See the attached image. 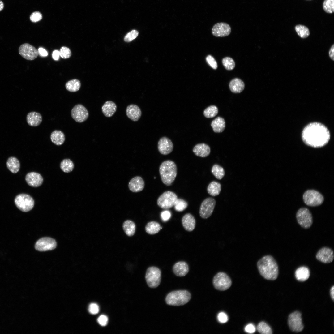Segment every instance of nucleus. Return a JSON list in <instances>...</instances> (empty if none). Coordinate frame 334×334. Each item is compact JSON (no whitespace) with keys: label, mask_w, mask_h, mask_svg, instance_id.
I'll return each instance as SVG.
<instances>
[{"label":"nucleus","mask_w":334,"mask_h":334,"mask_svg":"<svg viewBox=\"0 0 334 334\" xmlns=\"http://www.w3.org/2000/svg\"><path fill=\"white\" fill-rule=\"evenodd\" d=\"M330 134L324 125L318 122L310 123L306 126L302 132V139L308 146L314 148L322 147L329 142Z\"/></svg>","instance_id":"1"},{"label":"nucleus","mask_w":334,"mask_h":334,"mask_svg":"<svg viewBox=\"0 0 334 334\" xmlns=\"http://www.w3.org/2000/svg\"><path fill=\"white\" fill-rule=\"evenodd\" d=\"M257 265L259 273L265 279L273 280L277 278L278 265L272 256L268 255L263 256L258 261Z\"/></svg>","instance_id":"2"},{"label":"nucleus","mask_w":334,"mask_h":334,"mask_svg":"<svg viewBox=\"0 0 334 334\" xmlns=\"http://www.w3.org/2000/svg\"><path fill=\"white\" fill-rule=\"evenodd\" d=\"M159 171L163 183L170 186L174 181L177 175V168L175 163L171 160H166L161 164Z\"/></svg>","instance_id":"3"},{"label":"nucleus","mask_w":334,"mask_h":334,"mask_svg":"<svg viewBox=\"0 0 334 334\" xmlns=\"http://www.w3.org/2000/svg\"><path fill=\"white\" fill-rule=\"evenodd\" d=\"M190 293L185 290L175 291L169 293L166 296L165 301L169 305L180 306L187 303L190 300Z\"/></svg>","instance_id":"4"},{"label":"nucleus","mask_w":334,"mask_h":334,"mask_svg":"<svg viewBox=\"0 0 334 334\" xmlns=\"http://www.w3.org/2000/svg\"><path fill=\"white\" fill-rule=\"evenodd\" d=\"M14 202L17 208L23 212L30 211L34 205L33 198L29 195L26 194L17 195L15 198Z\"/></svg>","instance_id":"5"},{"label":"nucleus","mask_w":334,"mask_h":334,"mask_svg":"<svg viewBox=\"0 0 334 334\" xmlns=\"http://www.w3.org/2000/svg\"><path fill=\"white\" fill-rule=\"evenodd\" d=\"M178 199L177 195L174 192L167 191L158 198L157 204L161 208L167 209L174 206Z\"/></svg>","instance_id":"6"},{"label":"nucleus","mask_w":334,"mask_h":334,"mask_svg":"<svg viewBox=\"0 0 334 334\" xmlns=\"http://www.w3.org/2000/svg\"><path fill=\"white\" fill-rule=\"evenodd\" d=\"M161 272L158 268L152 266L148 268L146 271L145 279L148 285L151 288L157 287L161 281Z\"/></svg>","instance_id":"7"},{"label":"nucleus","mask_w":334,"mask_h":334,"mask_svg":"<svg viewBox=\"0 0 334 334\" xmlns=\"http://www.w3.org/2000/svg\"><path fill=\"white\" fill-rule=\"evenodd\" d=\"M303 199L306 205L312 207L319 206L324 201L323 197L320 193L312 190L306 191L303 195Z\"/></svg>","instance_id":"8"},{"label":"nucleus","mask_w":334,"mask_h":334,"mask_svg":"<svg viewBox=\"0 0 334 334\" xmlns=\"http://www.w3.org/2000/svg\"><path fill=\"white\" fill-rule=\"evenodd\" d=\"M296 218L298 224L303 228H309L312 224L313 220L312 214L306 208H301L298 211Z\"/></svg>","instance_id":"9"},{"label":"nucleus","mask_w":334,"mask_h":334,"mask_svg":"<svg viewBox=\"0 0 334 334\" xmlns=\"http://www.w3.org/2000/svg\"><path fill=\"white\" fill-rule=\"evenodd\" d=\"M213 284L215 288L217 290L225 291L231 286L232 281L226 274L220 272L217 273L214 276Z\"/></svg>","instance_id":"10"},{"label":"nucleus","mask_w":334,"mask_h":334,"mask_svg":"<svg viewBox=\"0 0 334 334\" xmlns=\"http://www.w3.org/2000/svg\"><path fill=\"white\" fill-rule=\"evenodd\" d=\"M288 323L290 329L297 332H301L303 329L301 314L298 311L291 313L289 316Z\"/></svg>","instance_id":"11"},{"label":"nucleus","mask_w":334,"mask_h":334,"mask_svg":"<svg viewBox=\"0 0 334 334\" xmlns=\"http://www.w3.org/2000/svg\"><path fill=\"white\" fill-rule=\"evenodd\" d=\"M215 200L212 197L207 198L202 203L200 209L199 215L203 219H207L212 214L215 206Z\"/></svg>","instance_id":"12"},{"label":"nucleus","mask_w":334,"mask_h":334,"mask_svg":"<svg viewBox=\"0 0 334 334\" xmlns=\"http://www.w3.org/2000/svg\"><path fill=\"white\" fill-rule=\"evenodd\" d=\"M71 115L73 119L76 122L82 123L88 119L89 113L85 106L81 104H78L72 108L71 111Z\"/></svg>","instance_id":"13"},{"label":"nucleus","mask_w":334,"mask_h":334,"mask_svg":"<svg viewBox=\"0 0 334 334\" xmlns=\"http://www.w3.org/2000/svg\"><path fill=\"white\" fill-rule=\"evenodd\" d=\"M19 54L24 58L29 60H32L38 56L39 53L37 49L33 46L28 43L21 45L19 48Z\"/></svg>","instance_id":"14"},{"label":"nucleus","mask_w":334,"mask_h":334,"mask_svg":"<svg viewBox=\"0 0 334 334\" xmlns=\"http://www.w3.org/2000/svg\"><path fill=\"white\" fill-rule=\"evenodd\" d=\"M57 246L56 241L49 237H43L38 240L35 244V249L40 251L52 250Z\"/></svg>","instance_id":"15"},{"label":"nucleus","mask_w":334,"mask_h":334,"mask_svg":"<svg viewBox=\"0 0 334 334\" xmlns=\"http://www.w3.org/2000/svg\"><path fill=\"white\" fill-rule=\"evenodd\" d=\"M334 257L333 250L330 248L326 247L320 248L316 255V259L324 263L332 262L333 260Z\"/></svg>","instance_id":"16"},{"label":"nucleus","mask_w":334,"mask_h":334,"mask_svg":"<svg viewBox=\"0 0 334 334\" xmlns=\"http://www.w3.org/2000/svg\"><path fill=\"white\" fill-rule=\"evenodd\" d=\"M231 28L225 23L220 22L215 24L212 27V32L216 37H224L228 36L231 33Z\"/></svg>","instance_id":"17"},{"label":"nucleus","mask_w":334,"mask_h":334,"mask_svg":"<svg viewBox=\"0 0 334 334\" xmlns=\"http://www.w3.org/2000/svg\"><path fill=\"white\" fill-rule=\"evenodd\" d=\"M173 144L168 138L163 137L160 139L158 143V149L162 154L167 155L173 149Z\"/></svg>","instance_id":"18"},{"label":"nucleus","mask_w":334,"mask_h":334,"mask_svg":"<svg viewBox=\"0 0 334 334\" xmlns=\"http://www.w3.org/2000/svg\"><path fill=\"white\" fill-rule=\"evenodd\" d=\"M27 184L30 186L37 187L41 186L43 182L42 176L39 173L31 172L27 173L25 177Z\"/></svg>","instance_id":"19"},{"label":"nucleus","mask_w":334,"mask_h":334,"mask_svg":"<svg viewBox=\"0 0 334 334\" xmlns=\"http://www.w3.org/2000/svg\"><path fill=\"white\" fill-rule=\"evenodd\" d=\"M145 186L143 178L139 176H135L132 178L128 184L129 190L133 192H138L142 191Z\"/></svg>","instance_id":"20"},{"label":"nucleus","mask_w":334,"mask_h":334,"mask_svg":"<svg viewBox=\"0 0 334 334\" xmlns=\"http://www.w3.org/2000/svg\"><path fill=\"white\" fill-rule=\"evenodd\" d=\"M126 114L127 117L134 121H138L140 118L142 112L139 107L135 104H130L126 107Z\"/></svg>","instance_id":"21"},{"label":"nucleus","mask_w":334,"mask_h":334,"mask_svg":"<svg viewBox=\"0 0 334 334\" xmlns=\"http://www.w3.org/2000/svg\"><path fill=\"white\" fill-rule=\"evenodd\" d=\"M193 151L198 156L205 157L210 154L211 149L208 145L201 143L196 144L193 148Z\"/></svg>","instance_id":"22"},{"label":"nucleus","mask_w":334,"mask_h":334,"mask_svg":"<svg viewBox=\"0 0 334 334\" xmlns=\"http://www.w3.org/2000/svg\"><path fill=\"white\" fill-rule=\"evenodd\" d=\"M182 222L184 228L187 231H192L195 228V220L194 216L190 213H186L183 216Z\"/></svg>","instance_id":"23"},{"label":"nucleus","mask_w":334,"mask_h":334,"mask_svg":"<svg viewBox=\"0 0 334 334\" xmlns=\"http://www.w3.org/2000/svg\"><path fill=\"white\" fill-rule=\"evenodd\" d=\"M175 274L178 276H184L189 272V266L187 263L184 261H179L174 264L173 268Z\"/></svg>","instance_id":"24"},{"label":"nucleus","mask_w":334,"mask_h":334,"mask_svg":"<svg viewBox=\"0 0 334 334\" xmlns=\"http://www.w3.org/2000/svg\"><path fill=\"white\" fill-rule=\"evenodd\" d=\"M26 120L28 124L32 126H37L40 124L42 121V116L39 113L32 111L27 114Z\"/></svg>","instance_id":"25"},{"label":"nucleus","mask_w":334,"mask_h":334,"mask_svg":"<svg viewBox=\"0 0 334 334\" xmlns=\"http://www.w3.org/2000/svg\"><path fill=\"white\" fill-rule=\"evenodd\" d=\"M117 105L112 101H107L102 105L101 109L103 114L106 117L113 116L117 110Z\"/></svg>","instance_id":"26"},{"label":"nucleus","mask_w":334,"mask_h":334,"mask_svg":"<svg viewBox=\"0 0 334 334\" xmlns=\"http://www.w3.org/2000/svg\"><path fill=\"white\" fill-rule=\"evenodd\" d=\"M229 88L233 93H237L242 92L245 88L244 82L241 79L235 78L231 80L229 83Z\"/></svg>","instance_id":"27"},{"label":"nucleus","mask_w":334,"mask_h":334,"mask_svg":"<svg viewBox=\"0 0 334 334\" xmlns=\"http://www.w3.org/2000/svg\"><path fill=\"white\" fill-rule=\"evenodd\" d=\"M310 275L309 268L305 266H301L298 268L295 272V276L297 280L300 281L307 280Z\"/></svg>","instance_id":"28"},{"label":"nucleus","mask_w":334,"mask_h":334,"mask_svg":"<svg viewBox=\"0 0 334 334\" xmlns=\"http://www.w3.org/2000/svg\"><path fill=\"white\" fill-rule=\"evenodd\" d=\"M50 138L52 142L58 146L62 144L65 139L64 133L62 131L58 130H54L51 133Z\"/></svg>","instance_id":"29"},{"label":"nucleus","mask_w":334,"mask_h":334,"mask_svg":"<svg viewBox=\"0 0 334 334\" xmlns=\"http://www.w3.org/2000/svg\"><path fill=\"white\" fill-rule=\"evenodd\" d=\"M211 126L215 132L221 133L225 129V122L223 118L218 117L212 121Z\"/></svg>","instance_id":"30"},{"label":"nucleus","mask_w":334,"mask_h":334,"mask_svg":"<svg viewBox=\"0 0 334 334\" xmlns=\"http://www.w3.org/2000/svg\"><path fill=\"white\" fill-rule=\"evenodd\" d=\"M6 166L11 172L13 173H15L19 171L20 165L19 160L16 158L12 156L8 159Z\"/></svg>","instance_id":"31"},{"label":"nucleus","mask_w":334,"mask_h":334,"mask_svg":"<svg viewBox=\"0 0 334 334\" xmlns=\"http://www.w3.org/2000/svg\"><path fill=\"white\" fill-rule=\"evenodd\" d=\"M221 185L218 182L213 181L210 182L207 187L208 193L212 196L218 195L221 192Z\"/></svg>","instance_id":"32"},{"label":"nucleus","mask_w":334,"mask_h":334,"mask_svg":"<svg viewBox=\"0 0 334 334\" xmlns=\"http://www.w3.org/2000/svg\"><path fill=\"white\" fill-rule=\"evenodd\" d=\"M162 229L160 224L155 221H151L147 223L145 229L147 233L150 234H154L157 233Z\"/></svg>","instance_id":"33"},{"label":"nucleus","mask_w":334,"mask_h":334,"mask_svg":"<svg viewBox=\"0 0 334 334\" xmlns=\"http://www.w3.org/2000/svg\"><path fill=\"white\" fill-rule=\"evenodd\" d=\"M123 228L126 234L128 236L134 235L135 230V225L131 221L126 220L123 224Z\"/></svg>","instance_id":"34"},{"label":"nucleus","mask_w":334,"mask_h":334,"mask_svg":"<svg viewBox=\"0 0 334 334\" xmlns=\"http://www.w3.org/2000/svg\"><path fill=\"white\" fill-rule=\"evenodd\" d=\"M81 87L80 81L77 79H73L68 81L66 84V89L70 92H76L78 91Z\"/></svg>","instance_id":"35"},{"label":"nucleus","mask_w":334,"mask_h":334,"mask_svg":"<svg viewBox=\"0 0 334 334\" xmlns=\"http://www.w3.org/2000/svg\"><path fill=\"white\" fill-rule=\"evenodd\" d=\"M60 167L64 172L68 173L72 171L74 168V164L72 161L69 159H65L62 161Z\"/></svg>","instance_id":"36"},{"label":"nucleus","mask_w":334,"mask_h":334,"mask_svg":"<svg viewBox=\"0 0 334 334\" xmlns=\"http://www.w3.org/2000/svg\"><path fill=\"white\" fill-rule=\"evenodd\" d=\"M296 31L298 35L301 38H305L310 35V31L308 28L305 26L298 24L295 27Z\"/></svg>","instance_id":"37"},{"label":"nucleus","mask_w":334,"mask_h":334,"mask_svg":"<svg viewBox=\"0 0 334 334\" xmlns=\"http://www.w3.org/2000/svg\"><path fill=\"white\" fill-rule=\"evenodd\" d=\"M211 172L214 176L219 180L221 179L225 174L223 168L217 164H215L213 166Z\"/></svg>","instance_id":"38"},{"label":"nucleus","mask_w":334,"mask_h":334,"mask_svg":"<svg viewBox=\"0 0 334 334\" xmlns=\"http://www.w3.org/2000/svg\"><path fill=\"white\" fill-rule=\"evenodd\" d=\"M218 112V108L215 105H211L203 111L204 116L208 118H211L216 116Z\"/></svg>","instance_id":"39"},{"label":"nucleus","mask_w":334,"mask_h":334,"mask_svg":"<svg viewBox=\"0 0 334 334\" xmlns=\"http://www.w3.org/2000/svg\"><path fill=\"white\" fill-rule=\"evenodd\" d=\"M258 332L262 334H272V332L270 326L265 322L259 323L257 327Z\"/></svg>","instance_id":"40"},{"label":"nucleus","mask_w":334,"mask_h":334,"mask_svg":"<svg viewBox=\"0 0 334 334\" xmlns=\"http://www.w3.org/2000/svg\"><path fill=\"white\" fill-rule=\"evenodd\" d=\"M222 62L224 66L227 70H232L235 67V63L234 60L230 57H225L222 59Z\"/></svg>","instance_id":"41"},{"label":"nucleus","mask_w":334,"mask_h":334,"mask_svg":"<svg viewBox=\"0 0 334 334\" xmlns=\"http://www.w3.org/2000/svg\"><path fill=\"white\" fill-rule=\"evenodd\" d=\"M323 8L326 13H332L334 12V0H324L323 4Z\"/></svg>","instance_id":"42"},{"label":"nucleus","mask_w":334,"mask_h":334,"mask_svg":"<svg viewBox=\"0 0 334 334\" xmlns=\"http://www.w3.org/2000/svg\"><path fill=\"white\" fill-rule=\"evenodd\" d=\"M188 205L187 203L185 200L182 199L178 198L174 206L176 211L180 212L185 210Z\"/></svg>","instance_id":"43"},{"label":"nucleus","mask_w":334,"mask_h":334,"mask_svg":"<svg viewBox=\"0 0 334 334\" xmlns=\"http://www.w3.org/2000/svg\"><path fill=\"white\" fill-rule=\"evenodd\" d=\"M59 53L60 56L64 59L69 58L71 55V53L70 49L65 46L61 47Z\"/></svg>","instance_id":"44"},{"label":"nucleus","mask_w":334,"mask_h":334,"mask_svg":"<svg viewBox=\"0 0 334 334\" xmlns=\"http://www.w3.org/2000/svg\"><path fill=\"white\" fill-rule=\"evenodd\" d=\"M139 34L138 32L135 30H133L128 33L124 38L125 41L129 42L136 38Z\"/></svg>","instance_id":"45"},{"label":"nucleus","mask_w":334,"mask_h":334,"mask_svg":"<svg viewBox=\"0 0 334 334\" xmlns=\"http://www.w3.org/2000/svg\"><path fill=\"white\" fill-rule=\"evenodd\" d=\"M42 18L41 14L39 11H36L33 12L31 15L30 19L31 21L36 23L41 20Z\"/></svg>","instance_id":"46"},{"label":"nucleus","mask_w":334,"mask_h":334,"mask_svg":"<svg viewBox=\"0 0 334 334\" xmlns=\"http://www.w3.org/2000/svg\"><path fill=\"white\" fill-rule=\"evenodd\" d=\"M206 61L208 64L214 69L217 68V64L214 58L211 55H208L206 58Z\"/></svg>","instance_id":"47"},{"label":"nucleus","mask_w":334,"mask_h":334,"mask_svg":"<svg viewBox=\"0 0 334 334\" xmlns=\"http://www.w3.org/2000/svg\"><path fill=\"white\" fill-rule=\"evenodd\" d=\"M88 310L91 314L93 315L96 314L99 312V307L96 304L92 303L90 304L89 306Z\"/></svg>","instance_id":"48"},{"label":"nucleus","mask_w":334,"mask_h":334,"mask_svg":"<svg viewBox=\"0 0 334 334\" xmlns=\"http://www.w3.org/2000/svg\"><path fill=\"white\" fill-rule=\"evenodd\" d=\"M107 317L104 315H100L97 319V321L99 324L102 326H106L108 322Z\"/></svg>","instance_id":"49"},{"label":"nucleus","mask_w":334,"mask_h":334,"mask_svg":"<svg viewBox=\"0 0 334 334\" xmlns=\"http://www.w3.org/2000/svg\"><path fill=\"white\" fill-rule=\"evenodd\" d=\"M217 319L218 321L221 323H225L228 320L227 315L223 312H220L218 314Z\"/></svg>","instance_id":"50"},{"label":"nucleus","mask_w":334,"mask_h":334,"mask_svg":"<svg viewBox=\"0 0 334 334\" xmlns=\"http://www.w3.org/2000/svg\"><path fill=\"white\" fill-rule=\"evenodd\" d=\"M161 216L162 220L165 222L168 221L171 217V213L168 210L162 211L161 214Z\"/></svg>","instance_id":"51"},{"label":"nucleus","mask_w":334,"mask_h":334,"mask_svg":"<svg viewBox=\"0 0 334 334\" xmlns=\"http://www.w3.org/2000/svg\"><path fill=\"white\" fill-rule=\"evenodd\" d=\"M255 330L256 328L255 326L252 324H249L247 325L245 328V332L250 333H254L255 331Z\"/></svg>","instance_id":"52"},{"label":"nucleus","mask_w":334,"mask_h":334,"mask_svg":"<svg viewBox=\"0 0 334 334\" xmlns=\"http://www.w3.org/2000/svg\"><path fill=\"white\" fill-rule=\"evenodd\" d=\"M39 54L41 56L45 57L48 55L47 51L42 48H40L38 50Z\"/></svg>","instance_id":"53"},{"label":"nucleus","mask_w":334,"mask_h":334,"mask_svg":"<svg viewBox=\"0 0 334 334\" xmlns=\"http://www.w3.org/2000/svg\"><path fill=\"white\" fill-rule=\"evenodd\" d=\"M334 45L333 44L331 47L329 51V56L331 59L332 60H334Z\"/></svg>","instance_id":"54"},{"label":"nucleus","mask_w":334,"mask_h":334,"mask_svg":"<svg viewBox=\"0 0 334 334\" xmlns=\"http://www.w3.org/2000/svg\"><path fill=\"white\" fill-rule=\"evenodd\" d=\"M59 51L57 50H54L52 53V57L55 60H58L59 57Z\"/></svg>","instance_id":"55"},{"label":"nucleus","mask_w":334,"mask_h":334,"mask_svg":"<svg viewBox=\"0 0 334 334\" xmlns=\"http://www.w3.org/2000/svg\"><path fill=\"white\" fill-rule=\"evenodd\" d=\"M330 294L332 299L334 301V286L333 285L331 288Z\"/></svg>","instance_id":"56"},{"label":"nucleus","mask_w":334,"mask_h":334,"mask_svg":"<svg viewBox=\"0 0 334 334\" xmlns=\"http://www.w3.org/2000/svg\"><path fill=\"white\" fill-rule=\"evenodd\" d=\"M4 7V5L3 2L0 0V11H2Z\"/></svg>","instance_id":"57"},{"label":"nucleus","mask_w":334,"mask_h":334,"mask_svg":"<svg viewBox=\"0 0 334 334\" xmlns=\"http://www.w3.org/2000/svg\"></svg>","instance_id":"58"}]
</instances>
